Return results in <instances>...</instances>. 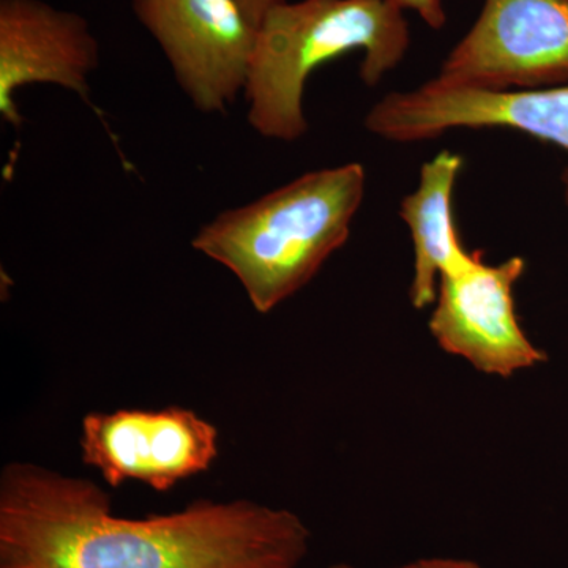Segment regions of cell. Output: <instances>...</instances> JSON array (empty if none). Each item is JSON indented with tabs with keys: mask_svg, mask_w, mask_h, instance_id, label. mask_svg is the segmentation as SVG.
<instances>
[{
	"mask_svg": "<svg viewBox=\"0 0 568 568\" xmlns=\"http://www.w3.org/2000/svg\"><path fill=\"white\" fill-rule=\"evenodd\" d=\"M328 568H355V567L349 566V564H335V566H331Z\"/></svg>",
	"mask_w": 568,
	"mask_h": 568,
	"instance_id": "5bb4252c",
	"label": "cell"
},
{
	"mask_svg": "<svg viewBox=\"0 0 568 568\" xmlns=\"http://www.w3.org/2000/svg\"><path fill=\"white\" fill-rule=\"evenodd\" d=\"M310 540L294 511L248 499L130 519L89 478L33 463L0 474V568H298Z\"/></svg>",
	"mask_w": 568,
	"mask_h": 568,
	"instance_id": "6da1fadb",
	"label": "cell"
},
{
	"mask_svg": "<svg viewBox=\"0 0 568 568\" xmlns=\"http://www.w3.org/2000/svg\"><path fill=\"white\" fill-rule=\"evenodd\" d=\"M100 44L77 11L44 0H0V115L21 126L14 93L29 84H54L89 95Z\"/></svg>",
	"mask_w": 568,
	"mask_h": 568,
	"instance_id": "9c48e42d",
	"label": "cell"
},
{
	"mask_svg": "<svg viewBox=\"0 0 568 568\" xmlns=\"http://www.w3.org/2000/svg\"><path fill=\"white\" fill-rule=\"evenodd\" d=\"M409 44L405 11L388 0H284L257 26L246 119L267 140H301L308 130L304 92L313 71L364 51L361 80L375 88L403 62Z\"/></svg>",
	"mask_w": 568,
	"mask_h": 568,
	"instance_id": "3957f363",
	"label": "cell"
},
{
	"mask_svg": "<svg viewBox=\"0 0 568 568\" xmlns=\"http://www.w3.org/2000/svg\"><path fill=\"white\" fill-rule=\"evenodd\" d=\"M390 568H485L476 560L459 558H425Z\"/></svg>",
	"mask_w": 568,
	"mask_h": 568,
	"instance_id": "7c38bea8",
	"label": "cell"
},
{
	"mask_svg": "<svg viewBox=\"0 0 568 568\" xmlns=\"http://www.w3.org/2000/svg\"><path fill=\"white\" fill-rule=\"evenodd\" d=\"M197 111L226 112L248 80L257 28L235 0H132Z\"/></svg>",
	"mask_w": 568,
	"mask_h": 568,
	"instance_id": "52a82bcc",
	"label": "cell"
},
{
	"mask_svg": "<svg viewBox=\"0 0 568 568\" xmlns=\"http://www.w3.org/2000/svg\"><path fill=\"white\" fill-rule=\"evenodd\" d=\"M525 271L523 257L489 264L473 250L444 272L428 323L436 345L477 372L504 379L544 364L547 353L526 335L517 313L515 286Z\"/></svg>",
	"mask_w": 568,
	"mask_h": 568,
	"instance_id": "277c9868",
	"label": "cell"
},
{
	"mask_svg": "<svg viewBox=\"0 0 568 568\" xmlns=\"http://www.w3.org/2000/svg\"><path fill=\"white\" fill-rule=\"evenodd\" d=\"M436 78L493 91L568 84V0H485Z\"/></svg>",
	"mask_w": 568,
	"mask_h": 568,
	"instance_id": "8992f818",
	"label": "cell"
},
{
	"mask_svg": "<svg viewBox=\"0 0 568 568\" xmlns=\"http://www.w3.org/2000/svg\"><path fill=\"white\" fill-rule=\"evenodd\" d=\"M365 129L395 142L435 140L457 129H510L568 151V84L493 91L433 78L381 99L366 114ZM560 179L568 209V168Z\"/></svg>",
	"mask_w": 568,
	"mask_h": 568,
	"instance_id": "5b68a950",
	"label": "cell"
},
{
	"mask_svg": "<svg viewBox=\"0 0 568 568\" xmlns=\"http://www.w3.org/2000/svg\"><path fill=\"white\" fill-rule=\"evenodd\" d=\"M244 10L246 17L254 26H260L261 21L264 20L265 14L268 13L274 7L280 6L284 0H235Z\"/></svg>",
	"mask_w": 568,
	"mask_h": 568,
	"instance_id": "4fadbf2b",
	"label": "cell"
},
{
	"mask_svg": "<svg viewBox=\"0 0 568 568\" xmlns=\"http://www.w3.org/2000/svg\"><path fill=\"white\" fill-rule=\"evenodd\" d=\"M465 160L443 151L422 164L416 192L399 204L414 248V272L409 298L414 308L435 304L440 275L462 263L469 253L455 223L454 194Z\"/></svg>",
	"mask_w": 568,
	"mask_h": 568,
	"instance_id": "30bf717a",
	"label": "cell"
},
{
	"mask_svg": "<svg viewBox=\"0 0 568 568\" xmlns=\"http://www.w3.org/2000/svg\"><path fill=\"white\" fill-rule=\"evenodd\" d=\"M80 446L110 487L141 481L159 493L211 469L220 452L216 426L181 406L89 413Z\"/></svg>",
	"mask_w": 568,
	"mask_h": 568,
	"instance_id": "ba28073f",
	"label": "cell"
},
{
	"mask_svg": "<svg viewBox=\"0 0 568 568\" xmlns=\"http://www.w3.org/2000/svg\"><path fill=\"white\" fill-rule=\"evenodd\" d=\"M365 189L364 164L312 171L219 213L194 235L193 248L233 272L250 304L265 315L312 282L349 241Z\"/></svg>",
	"mask_w": 568,
	"mask_h": 568,
	"instance_id": "7a4b0ae2",
	"label": "cell"
},
{
	"mask_svg": "<svg viewBox=\"0 0 568 568\" xmlns=\"http://www.w3.org/2000/svg\"><path fill=\"white\" fill-rule=\"evenodd\" d=\"M403 11H414L429 28L439 31L446 26L447 14L443 0H388Z\"/></svg>",
	"mask_w": 568,
	"mask_h": 568,
	"instance_id": "8fae6325",
	"label": "cell"
}]
</instances>
